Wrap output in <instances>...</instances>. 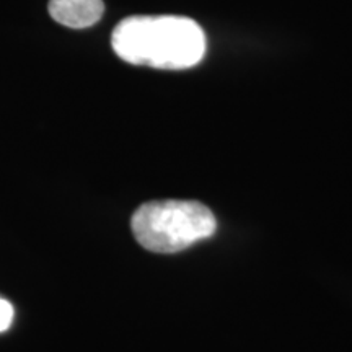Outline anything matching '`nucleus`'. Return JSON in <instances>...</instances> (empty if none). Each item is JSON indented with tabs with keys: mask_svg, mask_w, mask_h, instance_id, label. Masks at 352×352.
Masks as SVG:
<instances>
[{
	"mask_svg": "<svg viewBox=\"0 0 352 352\" xmlns=\"http://www.w3.org/2000/svg\"><path fill=\"white\" fill-rule=\"evenodd\" d=\"M103 13V0H50L51 19L74 30L94 26Z\"/></svg>",
	"mask_w": 352,
	"mask_h": 352,
	"instance_id": "7ed1b4c3",
	"label": "nucleus"
},
{
	"mask_svg": "<svg viewBox=\"0 0 352 352\" xmlns=\"http://www.w3.org/2000/svg\"><path fill=\"white\" fill-rule=\"evenodd\" d=\"M111 46L116 56L129 64L183 70L202 60L206 34L188 16L135 15L118 23Z\"/></svg>",
	"mask_w": 352,
	"mask_h": 352,
	"instance_id": "f257e3e1",
	"label": "nucleus"
},
{
	"mask_svg": "<svg viewBox=\"0 0 352 352\" xmlns=\"http://www.w3.org/2000/svg\"><path fill=\"white\" fill-rule=\"evenodd\" d=\"M135 240L153 253H178L214 235L217 222L197 201H153L142 204L131 222Z\"/></svg>",
	"mask_w": 352,
	"mask_h": 352,
	"instance_id": "f03ea898",
	"label": "nucleus"
},
{
	"mask_svg": "<svg viewBox=\"0 0 352 352\" xmlns=\"http://www.w3.org/2000/svg\"><path fill=\"white\" fill-rule=\"evenodd\" d=\"M13 321V307L12 303L0 297V333L7 331Z\"/></svg>",
	"mask_w": 352,
	"mask_h": 352,
	"instance_id": "20e7f679",
	"label": "nucleus"
}]
</instances>
